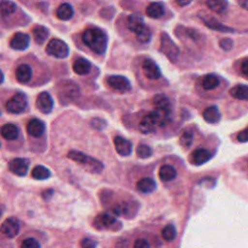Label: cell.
<instances>
[{
    "instance_id": "obj_32",
    "label": "cell",
    "mask_w": 248,
    "mask_h": 248,
    "mask_svg": "<svg viewBox=\"0 0 248 248\" xmlns=\"http://www.w3.org/2000/svg\"><path fill=\"white\" fill-rule=\"evenodd\" d=\"M193 140H194V134H193L192 130L186 129L182 132V134L179 137V143L181 146L188 148L191 146Z\"/></svg>"
},
{
    "instance_id": "obj_24",
    "label": "cell",
    "mask_w": 248,
    "mask_h": 248,
    "mask_svg": "<svg viewBox=\"0 0 248 248\" xmlns=\"http://www.w3.org/2000/svg\"><path fill=\"white\" fill-rule=\"evenodd\" d=\"M0 133H1V136L5 140H14L18 137L19 130H18L16 125L12 124V123H8V124H5L4 126L1 127Z\"/></svg>"
},
{
    "instance_id": "obj_22",
    "label": "cell",
    "mask_w": 248,
    "mask_h": 248,
    "mask_svg": "<svg viewBox=\"0 0 248 248\" xmlns=\"http://www.w3.org/2000/svg\"><path fill=\"white\" fill-rule=\"evenodd\" d=\"M202 118L209 124H216L221 119V113L218 107L210 106L202 111Z\"/></svg>"
},
{
    "instance_id": "obj_49",
    "label": "cell",
    "mask_w": 248,
    "mask_h": 248,
    "mask_svg": "<svg viewBox=\"0 0 248 248\" xmlns=\"http://www.w3.org/2000/svg\"><path fill=\"white\" fill-rule=\"evenodd\" d=\"M1 216H2V208L0 206V218H1Z\"/></svg>"
},
{
    "instance_id": "obj_5",
    "label": "cell",
    "mask_w": 248,
    "mask_h": 248,
    "mask_svg": "<svg viewBox=\"0 0 248 248\" xmlns=\"http://www.w3.org/2000/svg\"><path fill=\"white\" fill-rule=\"evenodd\" d=\"M27 97L24 93L22 92H18L16 94H15L13 97H11L7 103H6V109L11 112V113H15V114H18L23 112L26 108H27Z\"/></svg>"
},
{
    "instance_id": "obj_38",
    "label": "cell",
    "mask_w": 248,
    "mask_h": 248,
    "mask_svg": "<svg viewBox=\"0 0 248 248\" xmlns=\"http://www.w3.org/2000/svg\"><path fill=\"white\" fill-rule=\"evenodd\" d=\"M91 126L97 130H103L107 127V121L103 118L96 117L91 120Z\"/></svg>"
},
{
    "instance_id": "obj_15",
    "label": "cell",
    "mask_w": 248,
    "mask_h": 248,
    "mask_svg": "<svg viewBox=\"0 0 248 248\" xmlns=\"http://www.w3.org/2000/svg\"><path fill=\"white\" fill-rule=\"evenodd\" d=\"M198 84L202 90L211 91L216 89L220 84V78L215 74H207L199 78Z\"/></svg>"
},
{
    "instance_id": "obj_7",
    "label": "cell",
    "mask_w": 248,
    "mask_h": 248,
    "mask_svg": "<svg viewBox=\"0 0 248 248\" xmlns=\"http://www.w3.org/2000/svg\"><path fill=\"white\" fill-rule=\"evenodd\" d=\"M142 75L149 80H159L162 74L157 63L151 58H145L140 65Z\"/></svg>"
},
{
    "instance_id": "obj_46",
    "label": "cell",
    "mask_w": 248,
    "mask_h": 248,
    "mask_svg": "<svg viewBox=\"0 0 248 248\" xmlns=\"http://www.w3.org/2000/svg\"><path fill=\"white\" fill-rule=\"evenodd\" d=\"M176 3L179 6H187V5H189L191 3V1H177Z\"/></svg>"
},
{
    "instance_id": "obj_28",
    "label": "cell",
    "mask_w": 248,
    "mask_h": 248,
    "mask_svg": "<svg viewBox=\"0 0 248 248\" xmlns=\"http://www.w3.org/2000/svg\"><path fill=\"white\" fill-rule=\"evenodd\" d=\"M32 34H33V38H34L35 42L38 45H42L47 39L49 32L46 27H45L43 25H36L32 29Z\"/></svg>"
},
{
    "instance_id": "obj_39",
    "label": "cell",
    "mask_w": 248,
    "mask_h": 248,
    "mask_svg": "<svg viewBox=\"0 0 248 248\" xmlns=\"http://www.w3.org/2000/svg\"><path fill=\"white\" fill-rule=\"evenodd\" d=\"M221 48L223 50H226V51H229L232 48V46H233V42L232 39L230 38H225V39H222L219 43Z\"/></svg>"
},
{
    "instance_id": "obj_17",
    "label": "cell",
    "mask_w": 248,
    "mask_h": 248,
    "mask_svg": "<svg viewBox=\"0 0 248 248\" xmlns=\"http://www.w3.org/2000/svg\"><path fill=\"white\" fill-rule=\"evenodd\" d=\"M211 158V153L205 148H197L190 155V161L196 166H201L205 164Z\"/></svg>"
},
{
    "instance_id": "obj_51",
    "label": "cell",
    "mask_w": 248,
    "mask_h": 248,
    "mask_svg": "<svg viewBox=\"0 0 248 248\" xmlns=\"http://www.w3.org/2000/svg\"><path fill=\"white\" fill-rule=\"evenodd\" d=\"M0 147H1V142H0Z\"/></svg>"
},
{
    "instance_id": "obj_36",
    "label": "cell",
    "mask_w": 248,
    "mask_h": 248,
    "mask_svg": "<svg viewBox=\"0 0 248 248\" xmlns=\"http://www.w3.org/2000/svg\"><path fill=\"white\" fill-rule=\"evenodd\" d=\"M137 155L141 159H146L152 155V149L146 144H140L137 147Z\"/></svg>"
},
{
    "instance_id": "obj_42",
    "label": "cell",
    "mask_w": 248,
    "mask_h": 248,
    "mask_svg": "<svg viewBox=\"0 0 248 248\" xmlns=\"http://www.w3.org/2000/svg\"><path fill=\"white\" fill-rule=\"evenodd\" d=\"M240 70H241V74L244 77V78H247L248 77V62H247V58H243L241 65H240Z\"/></svg>"
},
{
    "instance_id": "obj_27",
    "label": "cell",
    "mask_w": 248,
    "mask_h": 248,
    "mask_svg": "<svg viewBox=\"0 0 248 248\" xmlns=\"http://www.w3.org/2000/svg\"><path fill=\"white\" fill-rule=\"evenodd\" d=\"M206 16H199L202 20L203 22L205 23V25H207L208 27H210L211 29H215V30H218V31H221V32H233L232 29L227 27V26H224L222 25L217 19H215L214 17H211L209 16L208 15H205Z\"/></svg>"
},
{
    "instance_id": "obj_8",
    "label": "cell",
    "mask_w": 248,
    "mask_h": 248,
    "mask_svg": "<svg viewBox=\"0 0 248 248\" xmlns=\"http://www.w3.org/2000/svg\"><path fill=\"white\" fill-rule=\"evenodd\" d=\"M108 85L118 92H127L131 89L130 80L124 76H109L107 78Z\"/></svg>"
},
{
    "instance_id": "obj_21",
    "label": "cell",
    "mask_w": 248,
    "mask_h": 248,
    "mask_svg": "<svg viewBox=\"0 0 248 248\" xmlns=\"http://www.w3.org/2000/svg\"><path fill=\"white\" fill-rule=\"evenodd\" d=\"M145 13L148 17L153 19L161 18L165 13V7L161 2H151L145 10Z\"/></svg>"
},
{
    "instance_id": "obj_10",
    "label": "cell",
    "mask_w": 248,
    "mask_h": 248,
    "mask_svg": "<svg viewBox=\"0 0 248 248\" xmlns=\"http://www.w3.org/2000/svg\"><path fill=\"white\" fill-rule=\"evenodd\" d=\"M116 224H120V223L117 222V220L108 213H101L94 220V226L98 230H103V229L119 230L116 227Z\"/></svg>"
},
{
    "instance_id": "obj_29",
    "label": "cell",
    "mask_w": 248,
    "mask_h": 248,
    "mask_svg": "<svg viewBox=\"0 0 248 248\" xmlns=\"http://www.w3.org/2000/svg\"><path fill=\"white\" fill-rule=\"evenodd\" d=\"M230 95L234 99L246 101L248 99V87L245 84H237L230 90Z\"/></svg>"
},
{
    "instance_id": "obj_14",
    "label": "cell",
    "mask_w": 248,
    "mask_h": 248,
    "mask_svg": "<svg viewBox=\"0 0 248 248\" xmlns=\"http://www.w3.org/2000/svg\"><path fill=\"white\" fill-rule=\"evenodd\" d=\"M30 37L26 33L17 32L10 40V46L16 50H24L29 46Z\"/></svg>"
},
{
    "instance_id": "obj_34",
    "label": "cell",
    "mask_w": 248,
    "mask_h": 248,
    "mask_svg": "<svg viewBox=\"0 0 248 248\" xmlns=\"http://www.w3.org/2000/svg\"><path fill=\"white\" fill-rule=\"evenodd\" d=\"M205 4L213 12H215V13H222L226 9V7L228 5V2L227 1H213V0H209V1H206Z\"/></svg>"
},
{
    "instance_id": "obj_31",
    "label": "cell",
    "mask_w": 248,
    "mask_h": 248,
    "mask_svg": "<svg viewBox=\"0 0 248 248\" xmlns=\"http://www.w3.org/2000/svg\"><path fill=\"white\" fill-rule=\"evenodd\" d=\"M16 3L12 1H1L0 2V13L3 16H8L16 11Z\"/></svg>"
},
{
    "instance_id": "obj_41",
    "label": "cell",
    "mask_w": 248,
    "mask_h": 248,
    "mask_svg": "<svg viewBox=\"0 0 248 248\" xmlns=\"http://www.w3.org/2000/svg\"><path fill=\"white\" fill-rule=\"evenodd\" d=\"M81 248H96V242L90 238H83L80 242Z\"/></svg>"
},
{
    "instance_id": "obj_11",
    "label": "cell",
    "mask_w": 248,
    "mask_h": 248,
    "mask_svg": "<svg viewBox=\"0 0 248 248\" xmlns=\"http://www.w3.org/2000/svg\"><path fill=\"white\" fill-rule=\"evenodd\" d=\"M0 232L7 237L13 238L19 232V222L15 217L7 218L0 227Z\"/></svg>"
},
{
    "instance_id": "obj_30",
    "label": "cell",
    "mask_w": 248,
    "mask_h": 248,
    "mask_svg": "<svg viewBox=\"0 0 248 248\" xmlns=\"http://www.w3.org/2000/svg\"><path fill=\"white\" fill-rule=\"evenodd\" d=\"M31 175L34 179H37V180H46L47 179L51 173H50V170L42 166V165H38L36 166L33 170H32V172H31Z\"/></svg>"
},
{
    "instance_id": "obj_23",
    "label": "cell",
    "mask_w": 248,
    "mask_h": 248,
    "mask_svg": "<svg viewBox=\"0 0 248 248\" xmlns=\"http://www.w3.org/2000/svg\"><path fill=\"white\" fill-rule=\"evenodd\" d=\"M137 190L143 194H150L156 189V182L152 178L143 177L140 179L136 184Z\"/></svg>"
},
{
    "instance_id": "obj_47",
    "label": "cell",
    "mask_w": 248,
    "mask_h": 248,
    "mask_svg": "<svg viewBox=\"0 0 248 248\" xmlns=\"http://www.w3.org/2000/svg\"><path fill=\"white\" fill-rule=\"evenodd\" d=\"M4 81V74L2 73V71L0 70V84Z\"/></svg>"
},
{
    "instance_id": "obj_13",
    "label": "cell",
    "mask_w": 248,
    "mask_h": 248,
    "mask_svg": "<svg viewBox=\"0 0 248 248\" xmlns=\"http://www.w3.org/2000/svg\"><path fill=\"white\" fill-rule=\"evenodd\" d=\"M29 168V161L24 158H15L9 163V170L19 176H24Z\"/></svg>"
},
{
    "instance_id": "obj_9",
    "label": "cell",
    "mask_w": 248,
    "mask_h": 248,
    "mask_svg": "<svg viewBox=\"0 0 248 248\" xmlns=\"http://www.w3.org/2000/svg\"><path fill=\"white\" fill-rule=\"evenodd\" d=\"M126 27L128 28L129 31L134 33L135 36H137L146 27V25L144 23L142 16L140 14L135 13L127 17Z\"/></svg>"
},
{
    "instance_id": "obj_6",
    "label": "cell",
    "mask_w": 248,
    "mask_h": 248,
    "mask_svg": "<svg viewBox=\"0 0 248 248\" xmlns=\"http://www.w3.org/2000/svg\"><path fill=\"white\" fill-rule=\"evenodd\" d=\"M160 50L172 62H175L178 57V47L170 40L169 35L165 32L161 33V46Z\"/></svg>"
},
{
    "instance_id": "obj_3",
    "label": "cell",
    "mask_w": 248,
    "mask_h": 248,
    "mask_svg": "<svg viewBox=\"0 0 248 248\" xmlns=\"http://www.w3.org/2000/svg\"><path fill=\"white\" fill-rule=\"evenodd\" d=\"M67 157L69 159L78 163L79 165H81L83 167V169H85L86 170H88L92 173H100L104 169L103 164L99 160H97L93 157H90L78 150L69 151Z\"/></svg>"
},
{
    "instance_id": "obj_20",
    "label": "cell",
    "mask_w": 248,
    "mask_h": 248,
    "mask_svg": "<svg viewBox=\"0 0 248 248\" xmlns=\"http://www.w3.org/2000/svg\"><path fill=\"white\" fill-rule=\"evenodd\" d=\"M32 68L28 64H20L16 70V78L20 83H27L32 78Z\"/></svg>"
},
{
    "instance_id": "obj_48",
    "label": "cell",
    "mask_w": 248,
    "mask_h": 248,
    "mask_svg": "<svg viewBox=\"0 0 248 248\" xmlns=\"http://www.w3.org/2000/svg\"><path fill=\"white\" fill-rule=\"evenodd\" d=\"M239 5H243V8L244 9H247V2L246 1H243V2H238Z\"/></svg>"
},
{
    "instance_id": "obj_19",
    "label": "cell",
    "mask_w": 248,
    "mask_h": 248,
    "mask_svg": "<svg viewBox=\"0 0 248 248\" xmlns=\"http://www.w3.org/2000/svg\"><path fill=\"white\" fill-rule=\"evenodd\" d=\"M92 65L84 57H78L73 63V71L78 76H85L91 71Z\"/></svg>"
},
{
    "instance_id": "obj_45",
    "label": "cell",
    "mask_w": 248,
    "mask_h": 248,
    "mask_svg": "<svg viewBox=\"0 0 248 248\" xmlns=\"http://www.w3.org/2000/svg\"><path fill=\"white\" fill-rule=\"evenodd\" d=\"M52 194H53V191H52L51 189H48V190L44 191V192H43V194H42V196H43V198H44V199L48 200V199L52 196Z\"/></svg>"
},
{
    "instance_id": "obj_1",
    "label": "cell",
    "mask_w": 248,
    "mask_h": 248,
    "mask_svg": "<svg viewBox=\"0 0 248 248\" xmlns=\"http://www.w3.org/2000/svg\"><path fill=\"white\" fill-rule=\"evenodd\" d=\"M171 121L170 107H155L140 122L139 129L143 134L153 133L157 128L164 127Z\"/></svg>"
},
{
    "instance_id": "obj_35",
    "label": "cell",
    "mask_w": 248,
    "mask_h": 248,
    "mask_svg": "<svg viewBox=\"0 0 248 248\" xmlns=\"http://www.w3.org/2000/svg\"><path fill=\"white\" fill-rule=\"evenodd\" d=\"M155 107H170V100L165 94H157L153 98Z\"/></svg>"
},
{
    "instance_id": "obj_50",
    "label": "cell",
    "mask_w": 248,
    "mask_h": 248,
    "mask_svg": "<svg viewBox=\"0 0 248 248\" xmlns=\"http://www.w3.org/2000/svg\"><path fill=\"white\" fill-rule=\"evenodd\" d=\"M0 115H1V108H0Z\"/></svg>"
},
{
    "instance_id": "obj_18",
    "label": "cell",
    "mask_w": 248,
    "mask_h": 248,
    "mask_svg": "<svg viewBox=\"0 0 248 248\" xmlns=\"http://www.w3.org/2000/svg\"><path fill=\"white\" fill-rule=\"evenodd\" d=\"M45 130H46L45 123L38 118H33L29 120V122L26 125L27 133L34 138L41 137L45 133Z\"/></svg>"
},
{
    "instance_id": "obj_43",
    "label": "cell",
    "mask_w": 248,
    "mask_h": 248,
    "mask_svg": "<svg viewBox=\"0 0 248 248\" xmlns=\"http://www.w3.org/2000/svg\"><path fill=\"white\" fill-rule=\"evenodd\" d=\"M115 248H129V242L125 238H121L116 241Z\"/></svg>"
},
{
    "instance_id": "obj_12",
    "label": "cell",
    "mask_w": 248,
    "mask_h": 248,
    "mask_svg": "<svg viewBox=\"0 0 248 248\" xmlns=\"http://www.w3.org/2000/svg\"><path fill=\"white\" fill-rule=\"evenodd\" d=\"M36 106H37L38 109L45 114L51 112V110L53 108L52 97L50 96V94L48 92H46V91L41 92L37 97Z\"/></svg>"
},
{
    "instance_id": "obj_40",
    "label": "cell",
    "mask_w": 248,
    "mask_h": 248,
    "mask_svg": "<svg viewBox=\"0 0 248 248\" xmlns=\"http://www.w3.org/2000/svg\"><path fill=\"white\" fill-rule=\"evenodd\" d=\"M134 248H150V244L144 238H138L134 243Z\"/></svg>"
},
{
    "instance_id": "obj_37",
    "label": "cell",
    "mask_w": 248,
    "mask_h": 248,
    "mask_svg": "<svg viewBox=\"0 0 248 248\" xmlns=\"http://www.w3.org/2000/svg\"><path fill=\"white\" fill-rule=\"evenodd\" d=\"M20 248H40V243L33 237H28L21 242Z\"/></svg>"
},
{
    "instance_id": "obj_26",
    "label": "cell",
    "mask_w": 248,
    "mask_h": 248,
    "mask_svg": "<svg viewBox=\"0 0 248 248\" xmlns=\"http://www.w3.org/2000/svg\"><path fill=\"white\" fill-rule=\"evenodd\" d=\"M177 175V171L170 165H163L159 170V177L164 182L173 180Z\"/></svg>"
},
{
    "instance_id": "obj_33",
    "label": "cell",
    "mask_w": 248,
    "mask_h": 248,
    "mask_svg": "<svg viewBox=\"0 0 248 248\" xmlns=\"http://www.w3.org/2000/svg\"><path fill=\"white\" fill-rule=\"evenodd\" d=\"M176 229L173 225L169 224L167 226H165L162 230V237L166 240V241H171L175 238L176 236Z\"/></svg>"
},
{
    "instance_id": "obj_2",
    "label": "cell",
    "mask_w": 248,
    "mask_h": 248,
    "mask_svg": "<svg viewBox=\"0 0 248 248\" xmlns=\"http://www.w3.org/2000/svg\"><path fill=\"white\" fill-rule=\"evenodd\" d=\"M81 39L83 44L96 54H105L108 46V36L106 32L98 27L86 28Z\"/></svg>"
},
{
    "instance_id": "obj_4",
    "label": "cell",
    "mask_w": 248,
    "mask_h": 248,
    "mask_svg": "<svg viewBox=\"0 0 248 248\" xmlns=\"http://www.w3.org/2000/svg\"><path fill=\"white\" fill-rule=\"evenodd\" d=\"M46 52L55 58L63 59L69 55V46L60 39H51L46 46Z\"/></svg>"
},
{
    "instance_id": "obj_25",
    "label": "cell",
    "mask_w": 248,
    "mask_h": 248,
    "mask_svg": "<svg viewBox=\"0 0 248 248\" xmlns=\"http://www.w3.org/2000/svg\"><path fill=\"white\" fill-rule=\"evenodd\" d=\"M55 14L57 18H59L60 20H70L73 17L74 9L69 3H63L57 8Z\"/></svg>"
},
{
    "instance_id": "obj_16",
    "label": "cell",
    "mask_w": 248,
    "mask_h": 248,
    "mask_svg": "<svg viewBox=\"0 0 248 248\" xmlns=\"http://www.w3.org/2000/svg\"><path fill=\"white\" fill-rule=\"evenodd\" d=\"M114 146L116 152L121 155V156H129L132 153L133 149V144L130 140L121 137V136H116L113 140Z\"/></svg>"
},
{
    "instance_id": "obj_44",
    "label": "cell",
    "mask_w": 248,
    "mask_h": 248,
    "mask_svg": "<svg viewBox=\"0 0 248 248\" xmlns=\"http://www.w3.org/2000/svg\"><path fill=\"white\" fill-rule=\"evenodd\" d=\"M237 140L240 141V142H246L247 141V132H246V129L242 130L241 132H239L237 134V137H236Z\"/></svg>"
}]
</instances>
